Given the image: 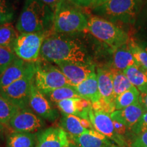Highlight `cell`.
Wrapping results in <instances>:
<instances>
[{
  "label": "cell",
  "mask_w": 147,
  "mask_h": 147,
  "mask_svg": "<svg viewBox=\"0 0 147 147\" xmlns=\"http://www.w3.org/2000/svg\"><path fill=\"white\" fill-rule=\"evenodd\" d=\"M40 57L50 63L91 62L87 49L80 40L65 34H50L42 43Z\"/></svg>",
  "instance_id": "1"
},
{
  "label": "cell",
  "mask_w": 147,
  "mask_h": 147,
  "mask_svg": "<svg viewBox=\"0 0 147 147\" xmlns=\"http://www.w3.org/2000/svg\"><path fill=\"white\" fill-rule=\"evenodd\" d=\"M55 11L40 0H25L16 28L20 33H42L53 28Z\"/></svg>",
  "instance_id": "2"
},
{
  "label": "cell",
  "mask_w": 147,
  "mask_h": 147,
  "mask_svg": "<svg viewBox=\"0 0 147 147\" xmlns=\"http://www.w3.org/2000/svg\"><path fill=\"white\" fill-rule=\"evenodd\" d=\"M147 0H108L93 8L95 16L113 23H121L134 25Z\"/></svg>",
  "instance_id": "3"
},
{
  "label": "cell",
  "mask_w": 147,
  "mask_h": 147,
  "mask_svg": "<svg viewBox=\"0 0 147 147\" xmlns=\"http://www.w3.org/2000/svg\"><path fill=\"white\" fill-rule=\"evenodd\" d=\"M88 18L70 0H61L55 8L53 30L55 34H69L87 30Z\"/></svg>",
  "instance_id": "4"
},
{
  "label": "cell",
  "mask_w": 147,
  "mask_h": 147,
  "mask_svg": "<svg viewBox=\"0 0 147 147\" xmlns=\"http://www.w3.org/2000/svg\"><path fill=\"white\" fill-rule=\"evenodd\" d=\"M87 30L95 38L104 42L114 50L126 44L129 35L113 22L97 16L88 18Z\"/></svg>",
  "instance_id": "5"
},
{
  "label": "cell",
  "mask_w": 147,
  "mask_h": 147,
  "mask_svg": "<svg viewBox=\"0 0 147 147\" xmlns=\"http://www.w3.org/2000/svg\"><path fill=\"white\" fill-rule=\"evenodd\" d=\"M36 69V62H30L23 76L5 89L0 90V95L18 109L28 108L29 95Z\"/></svg>",
  "instance_id": "6"
},
{
  "label": "cell",
  "mask_w": 147,
  "mask_h": 147,
  "mask_svg": "<svg viewBox=\"0 0 147 147\" xmlns=\"http://www.w3.org/2000/svg\"><path fill=\"white\" fill-rule=\"evenodd\" d=\"M36 69L34 74L36 87L44 94L58 88L71 86L68 79L58 67L51 65H41L40 61H36Z\"/></svg>",
  "instance_id": "7"
},
{
  "label": "cell",
  "mask_w": 147,
  "mask_h": 147,
  "mask_svg": "<svg viewBox=\"0 0 147 147\" xmlns=\"http://www.w3.org/2000/svg\"><path fill=\"white\" fill-rule=\"evenodd\" d=\"M42 33H21L12 47L18 58L26 62H36L40 57V51L45 37Z\"/></svg>",
  "instance_id": "8"
},
{
  "label": "cell",
  "mask_w": 147,
  "mask_h": 147,
  "mask_svg": "<svg viewBox=\"0 0 147 147\" xmlns=\"http://www.w3.org/2000/svg\"><path fill=\"white\" fill-rule=\"evenodd\" d=\"M96 74L101 100L93 103L92 107L94 110L104 111L110 115L115 110V97L111 69L97 67Z\"/></svg>",
  "instance_id": "9"
},
{
  "label": "cell",
  "mask_w": 147,
  "mask_h": 147,
  "mask_svg": "<svg viewBox=\"0 0 147 147\" xmlns=\"http://www.w3.org/2000/svg\"><path fill=\"white\" fill-rule=\"evenodd\" d=\"M89 119L95 130L119 146H124L125 145L123 137L116 132L110 114L100 110H93L92 108L89 113Z\"/></svg>",
  "instance_id": "10"
},
{
  "label": "cell",
  "mask_w": 147,
  "mask_h": 147,
  "mask_svg": "<svg viewBox=\"0 0 147 147\" xmlns=\"http://www.w3.org/2000/svg\"><path fill=\"white\" fill-rule=\"evenodd\" d=\"M45 125V121L29 108L20 109L9 123L14 131L34 134Z\"/></svg>",
  "instance_id": "11"
},
{
  "label": "cell",
  "mask_w": 147,
  "mask_h": 147,
  "mask_svg": "<svg viewBox=\"0 0 147 147\" xmlns=\"http://www.w3.org/2000/svg\"><path fill=\"white\" fill-rule=\"evenodd\" d=\"M29 106L37 115L50 122H54L59 117L58 111L52 106L47 96L36 87L34 80L31 88Z\"/></svg>",
  "instance_id": "12"
},
{
  "label": "cell",
  "mask_w": 147,
  "mask_h": 147,
  "mask_svg": "<svg viewBox=\"0 0 147 147\" xmlns=\"http://www.w3.org/2000/svg\"><path fill=\"white\" fill-rule=\"evenodd\" d=\"M59 69L68 79L71 86L76 87L95 71V65L92 62L89 63H70L59 62L55 63Z\"/></svg>",
  "instance_id": "13"
},
{
  "label": "cell",
  "mask_w": 147,
  "mask_h": 147,
  "mask_svg": "<svg viewBox=\"0 0 147 147\" xmlns=\"http://www.w3.org/2000/svg\"><path fill=\"white\" fill-rule=\"evenodd\" d=\"M67 134L61 127H51L37 134L36 147H67Z\"/></svg>",
  "instance_id": "14"
},
{
  "label": "cell",
  "mask_w": 147,
  "mask_h": 147,
  "mask_svg": "<svg viewBox=\"0 0 147 147\" xmlns=\"http://www.w3.org/2000/svg\"><path fill=\"white\" fill-rule=\"evenodd\" d=\"M144 112L140 104L137 103L123 109L115 110L110 114V117L113 120L119 121L125 125L127 128L131 129L138 122Z\"/></svg>",
  "instance_id": "15"
},
{
  "label": "cell",
  "mask_w": 147,
  "mask_h": 147,
  "mask_svg": "<svg viewBox=\"0 0 147 147\" xmlns=\"http://www.w3.org/2000/svg\"><path fill=\"white\" fill-rule=\"evenodd\" d=\"M29 63L30 62L16 58L0 75V90L5 89L23 76L28 68Z\"/></svg>",
  "instance_id": "16"
},
{
  "label": "cell",
  "mask_w": 147,
  "mask_h": 147,
  "mask_svg": "<svg viewBox=\"0 0 147 147\" xmlns=\"http://www.w3.org/2000/svg\"><path fill=\"white\" fill-rule=\"evenodd\" d=\"M74 87L75 88L79 96L81 98L90 101L92 104L99 102L101 100L95 71L92 73L82 82Z\"/></svg>",
  "instance_id": "17"
},
{
  "label": "cell",
  "mask_w": 147,
  "mask_h": 147,
  "mask_svg": "<svg viewBox=\"0 0 147 147\" xmlns=\"http://www.w3.org/2000/svg\"><path fill=\"white\" fill-rule=\"evenodd\" d=\"M71 138L78 147H108L112 144L107 138L95 129Z\"/></svg>",
  "instance_id": "18"
},
{
  "label": "cell",
  "mask_w": 147,
  "mask_h": 147,
  "mask_svg": "<svg viewBox=\"0 0 147 147\" xmlns=\"http://www.w3.org/2000/svg\"><path fill=\"white\" fill-rule=\"evenodd\" d=\"M135 64V59L128 42L114 50L112 68L123 71L128 67Z\"/></svg>",
  "instance_id": "19"
},
{
  "label": "cell",
  "mask_w": 147,
  "mask_h": 147,
  "mask_svg": "<svg viewBox=\"0 0 147 147\" xmlns=\"http://www.w3.org/2000/svg\"><path fill=\"white\" fill-rule=\"evenodd\" d=\"M123 71L132 85L136 87L140 93L147 92V70L135 64Z\"/></svg>",
  "instance_id": "20"
},
{
  "label": "cell",
  "mask_w": 147,
  "mask_h": 147,
  "mask_svg": "<svg viewBox=\"0 0 147 147\" xmlns=\"http://www.w3.org/2000/svg\"><path fill=\"white\" fill-rule=\"evenodd\" d=\"M60 125L61 127L69 134L70 137L78 136L89 130L82 126V118L63 113H62V117L60 120Z\"/></svg>",
  "instance_id": "21"
},
{
  "label": "cell",
  "mask_w": 147,
  "mask_h": 147,
  "mask_svg": "<svg viewBox=\"0 0 147 147\" xmlns=\"http://www.w3.org/2000/svg\"><path fill=\"white\" fill-rule=\"evenodd\" d=\"M36 134L27 132L13 131L6 138L7 147H36Z\"/></svg>",
  "instance_id": "22"
},
{
  "label": "cell",
  "mask_w": 147,
  "mask_h": 147,
  "mask_svg": "<svg viewBox=\"0 0 147 147\" xmlns=\"http://www.w3.org/2000/svg\"><path fill=\"white\" fill-rule=\"evenodd\" d=\"M140 92L136 87H132L121 93L115 99V110L123 109L133 104L139 103V97Z\"/></svg>",
  "instance_id": "23"
},
{
  "label": "cell",
  "mask_w": 147,
  "mask_h": 147,
  "mask_svg": "<svg viewBox=\"0 0 147 147\" xmlns=\"http://www.w3.org/2000/svg\"><path fill=\"white\" fill-rule=\"evenodd\" d=\"M110 69L113 74L114 94L116 99L117 96L124 93L125 91H127L128 89L133 87V85L129 82L123 71L112 68V67Z\"/></svg>",
  "instance_id": "24"
},
{
  "label": "cell",
  "mask_w": 147,
  "mask_h": 147,
  "mask_svg": "<svg viewBox=\"0 0 147 147\" xmlns=\"http://www.w3.org/2000/svg\"><path fill=\"white\" fill-rule=\"evenodd\" d=\"M18 30L12 24L6 23L0 26V46L12 49L14 42L19 36Z\"/></svg>",
  "instance_id": "25"
},
{
  "label": "cell",
  "mask_w": 147,
  "mask_h": 147,
  "mask_svg": "<svg viewBox=\"0 0 147 147\" xmlns=\"http://www.w3.org/2000/svg\"><path fill=\"white\" fill-rule=\"evenodd\" d=\"M45 95L49 97V100L51 102L55 103V104H57L62 100H67V99L80 98V97L76 92L75 88L69 85L58 88V89L49 92Z\"/></svg>",
  "instance_id": "26"
},
{
  "label": "cell",
  "mask_w": 147,
  "mask_h": 147,
  "mask_svg": "<svg viewBox=\"0 0 147 147\" xmlns=\"http://www.w3.org/2000/svg\"><path fill=\"white\" fill-rule=\"evenodd\" d=\"M19 110L0 95V123L9 126L11 119Z\"/></svg>",
  "instance_id": "27"
},
{
  "label": "cell",
  "mask_w": 147,
  "mask_h": 147,
  "mask_svg": "<svg viewBox=\"0 0 147 147\" xmlns=\"http://www.w3.org/2000/svg\"><path fill=\"white\" fill-rule=\"evenodd\" d=\"M137 40L147 41V1L143 7L135 24Z\"/></svg>",
  "instance_id": "28"
},
{
  "label": "cell",
  "mask_w": 147,
  "mask_h": 147,
  "mask_svg": "<svg viewBox=\"0 0 147 147\" xmlns=\"http://www.w3.org/2000/svg\"><path fill=\"white\" fill-rule=\"evenodd\" d=\"M129 45L135 59L136 64L147 70V52L137 43L135 39L129 40Z\"/></svg>",
  "instance_id": "29"
},
{
  "label": "cell",
  "mask_w": 147,
  "mask_h": 147,
  "mask_svg": "<svg viewBox=\"0 0 147 147\" xmlns=\"http://www.w3.org/2000/svg\"><path fill=\"white\" fill-rule=\"evenodd\" d=\"M16 58L12 49L0 46V75Z\"/></svg>",
  "instance_id": "30"
},
{
  "label": "cell",
  "mask_w": 147,
  "mask_h": 147,
  "mask_svg": "<svg viewBox=\"0 0 147 147\" xmlns=\"http://www.w3.org/2000/svg\"><path fill=\"white\" fill-rule=\"evenodd\" d=\"M77 101H78V98L67 99V100L61 101L55 104L62 113L78 117Z\"/></svg>",
  "instance_id": "31"
},
{
  "label": "cell",
  "mask_w": 147,
  "mask_h": 147,
  "mask_svg": "<svg viewBox=\"0 0 147 147\" xmlns=\"http://www.w3.org/2000/svg\"><path fill=\"white\" fill-rule=\"evenodd\" d=\"M14 10L7 0H0V26L13 20Z\"/></svg>",
  "instance_id": "32"
},
{
  "label": "cell",
  "mask_w": 147,
  "mask_h": 147,
  "mask_svg": "<svg viewBox=\"0 0 147 147\" xmlns=\"http://www.w3.org/2000/svg\"><path fill=\"white\" fill-rule=\"evenodd\" d=\"M131 146V147H147V130L136 134Z\"/></svg>",
  "instance_id": "33"
},
{
  "label": "cell",
  "mask_w": 147,
  "mask_h": 147,
  "mask_svg": "<svg viewBox=\"0 0 147 147\" xmlns=\"http://www.w3.org/2000/svg\"><path fill=\"white\" fill-rule=\"evenodd\" d=\"M131 130L136 135L147 130V112H144L138 122L133 127Z\"/></svg>",
  "instance_id": "34"
},
{
  "label": "cell",
  "mask_w": 147,
  "mask_h": 147,
  "mask_svg": "<svg viewBox=\"0 0 147 147\" xmlns=\"http://www.w3.org/2000/svg\"><path fill=\"white\" fill-rule=\"evenodd\" d=\"M113 121L114 126H115L116 132H117L119 135H120L121 136L123 137V136L126 133L127 129V127L125 125L121 123V122H119V121H117L115 120H113Z\"/></svg>",
  "instance_id": "35"
},
{
  "label": "cell",
  "mask_w": 147,
  "mask_h": 147,
  "mask_svg": "<svg viewBox=\"0 0 147 147\" xmlns=\"http://www.w3.org/2000/svg\"><path fill=\"white\" fill-rule=\"evenodd\" d=\"M70 1L77 6L82 7V8L91 7L93 2V0H70Z\"/></svg>",
  "instance_id": "36"
},
{
  "label": "cell",
  "mask_w": 147,
  "mask_h": 147,
  "mask_svg": "<svg viewBox=\"0 0 147 147\" xmlns=\"http://www.w3.org/2000/svg\"><path fill=\"white\" fill-rule=\"evenodd\" d=\"M139 104L145 112H147V92L140 93L139 97Z\"/></svg>",
  "instance_id": "37"
},
{
  "label": "cell",
  "mask_w": 147,
  "mask_h": 147,
  "mask_svg": "<svg viewBox=\"0 0 147 147\" xmlns=\"http://www.w3.org/2000/svg\"><path fill=\"white\" fill-rule=\"evenodd\" d=\"M40 1L48 5L49 7H50L53 10L55 11L57 5L61 0H40Z\"/></svg>",
  "instance_id": "38"
},
{
  "label": "cell",
  "mask_w": 147,
  "mask_h": 147,
  "mask_svg": "<svg viewBox=\"0 0 147 147\" xmlns=\"http://www.w3.org/2000/svg\"><path fill=\"white\" fill-rule=\"evenodd\" d=\"M138 45L142 48L144 50H145L147 52V41H142V40H137L135 39Z\"/></svg>",
  "instance_id": "39"
},
{
  "label": "cell",
  "mask_w": 147,
  "mask_h": 147,
  "mask_svg": "<svg viewBox=\"0 0 147 147\" xmlns=\"http://www.w3.org/2000/svg\"><path fill=\"white\" fill-rule=\"evenodd\" d=\"M4 131H5V126L3 125L2 124L0 123V136L4 133Z\"/></svg>",
  "instance_id": "40"
},
{
  "label": "cell",
  "mask_w": 147,
  "mask_h": 147,
  "mask_svg": "<svg viewBox=\"0 0 147 147\" xmlns=\"http://www.w3.org/2000/svg\"><path fill=\"white\" fill-rule=\"evenodd\" d=\"M108 147H124V146H119V145H117V144H113V143H112V144H110Z\"/></svg>",
  "instance_id": "41"
},
{
  "label": "cell",
  "mask_w": 147,
  "mask_h": 147,
  "mask_svg": "<svg viewBox=\"0 0 147 147\" xmlns=\"http://www.w3.org/2000/svg\"><path fill=\"white\" fill-rule=\"evenodd\" d=\"M67 147H78V146H77V145H75L74 144H73V143H69V144Z\"/></svg>",
  "instance_id": "42"
}]
</instances>
